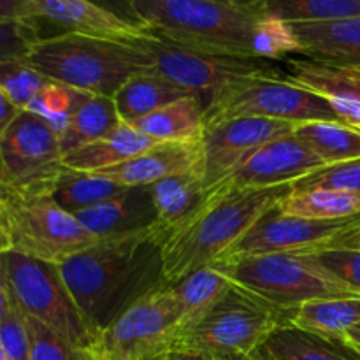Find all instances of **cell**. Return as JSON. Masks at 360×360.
I'll use <instances>...</instances> for the list:
<instances>
[{"label":"cell","mask_w":360,"mask_h":360,"mask_svg":"<svg viewBox=\"0 0 360 360\" xmlns=\"http://www.w3.org/2000/svg\"><path fill=\"white\" fill-rule=\"evenodd\" d=\"M11 306H13V301H11L9 288H7L6 278H4L2 271H0V326H2V322L6 320Z\"/></svg>","instance_id":"42"},{"label":"cell","mask_w":360,"mask_h":360,"mask_svg":"<svg viewBox=\"0 0 360 360\" xmlns=\"http://www.w3.org/2000/svg\"><path fill=\"white\" fill-rule=\"evenodd\" d=\"M266 14L285 23H323L360 18V0H266Z\"/></svg>","instance_id":"32"},{"label":"cell","mask_w":360,"mask_h":360,"mask_svg":"<svg viewBox=\"0 0 360 360\" xmlns=\"http://www.w3.org/2000/svg\"><path fill=\"white\" fill-rule=\"evenodd\" d=\"M359 129H360V127H359Z\"/></svg>","instance_id":"52"},{"label":"cell","mask_w":360,"mask_h":360,"mask_svg":"<svg viewBox=\"0 0 360 360\" xmlns=\"http://www.w3.org/2000/svg\"><path fill=\"white\" fill-rule=\"evenodd\" d=\"M125 186L97 174L65 167L53 186L51 197L63 211L77 214L125 192Z\"/></svg>","instance_id":"28"},{"label":"cell","mask_w":360,"mask_h":360,"mask_svg":"<svg viewBox=\"0 0 360 360\" xmlns=\"http://www.w3.org/2000/svg\"><path fill=\"white\" fill-rule=\"evenodd\" d=\"M297 125L264 118H232L204 127L202 181L211 190L227 178L248 155L280 137L290 136Z\"/></svg>","instance_id":"14"},{"label":"cell","mask_w":360,"mask_h":360,"mask_svg":"<svg viewBox=\"0 0 360 360\" xmlns=\"http://www.w3.org/2000/svg\"><path fill=\"white\" fill-rule=\"evenodd\" d=\"M185 88L176 86L171 81L157 76V74H139L134 76L115 94L116 111L125 123H132L143 116L151 115L179 98L188 97ZM197 95V94H195Z\"/></svg>","instance_id":"26"},{"label":"cell","mask_w":360,"mask_h":360,"mask_svg":"<svg viewBox=\"0 0 360 360\" xmlns=\"http://www.w3.org/2000/svg\"><path fill=\"white\" fill-rule=\"evenodd\" d=\"M34 21L58 27V35L76 34L120 44L157 37L148 25L132 14L125 16L88 0H34Z\"/></svg>","instance_id":"16"},{"label":"cell","mask_w":360,"mask_h":360,"mask_svg":"<svg viewBox=\"0 0 360 360\" xmlns=\"http://www.w3.org/2000/svg\"><path fill=\"white\" fill-rule=\"evenodd\" d=\"M77 360H97V357H95L91 352H83V354H81V357Z\"/></svg>","instance_id":"47"},{"label":"cell","mask_w":360,"mask_h":360,"mask_svg":"<svg viewBox=\"0 0 360 360\" xmlns=\"http://www.w3.org/2000/svg\"><path fill=\"white\" fill-rule=\"evenodd\" d=\"M341 338H343L348 345H352V347L359 348L360 350V323H357L355 327H352V329H348Z\"/></svg>","instance_id":"44"},{"label":"cell","mask_w":360,"mask_h":360,"mask_svg":"<svg viewBox=\"0 0 360 360\" xmlns=\"http://www.w3.org/2000/svg\"><path fill=\"white\" fill-rule=\"evenodd\" d=\"M0 221L9 250L55 266L101 241L48 193H6L0 200Z\"/></svg>","instance_id":"8"},{"label":"cell","mask_w":360,"mask_h":360,"mask_svg":"<svg viewBox=\"0 0 360 360\" xmlns=\"http://www.w3.org/2000/svg\"><path fill=\"white\" fill-rule=\"evenodd\" d=\"M206 105V97L193 94L129 125L157 143H192L204 134Z\"/></svg>","instance_id":"21"},{"label":"cell","mask_w":360,"mask_h":360,"mask_svg":"<svg viewBox=\"0 0 360 360\" xmlns=\"http://www.w3.org/2000/svg\"><path fill=\"white\" fill-rule=\"evenodd\" d=\"M292 185L236 192H206L200 206L160 241L162 287L220 260Z\"/></svg>","instance_id":"2"},{"label":"cell","mask_w":360,"mask_h":360,"mask_svg":"<svg viewBox=\"0 0 360 360\" xmlns=\"http://www.w3.org/2000/svg\"><path fill=\"white\" fill-rule=\"evenodd\" d=\"M294 313L232 283L231 290L197 322L179 330L172 350L224 360L246 357L259 350L274 330L292 326Z\"/></svg>","instance_id":"5"},{"label":"cell","mask_w":360,"mask_h":360,"mask_svg":"<svg viewBox=\"0 0 360 360\" xmlns=\"http://www.w3.org/2000/svg\"><path fill=\"white\" fill-rule=\"evenodd\" d=\"M299 257L316 271L327 274L345 288L360 295V250H326Z\"/></svg>","instance_id":"35"},{"label":"cell","mask_w":360,"mask_h":360,"mask_svg":"<svg viewBox=\"0 0 360 360\" xmlns=\"http://www.w3.org/2000/svg\"><path fill=\"white\" fill-rule=\"evenodd\" d=\"M20 112V109L0 91V137H2V134L7 130V127L14 122V118H16Z\"/></svg>","instance_id":"41"},{"label":"cell","mask_w":360,"mask_h":360,"mask_svg":"<svg viewBox=\"0 0 360 360\" xmlns=\"http://www.w3.org/2000/svg\"><path fill=\"white\" fill-rule=\"evenodd\" d=\"M357 323H360V297L309 302L301 306L292 320L295 327L338 338Z\"/></svg>","instance_id":"31"},{"label":"cell","mask_w":360,"mask_h":360,"mask_svg":"<svg viewBox=\"0 0 360 360\" xmlns=\"http://www.w3.org/2000/svg\"><path fill=\"white\" fill-rule=\"evenodd\" d=\"M74 217L91 236L109 239L151 229L157 224V207L150 186H134Z\"/></svg>","instance_id":"19"},{"label":"cell","mask_w":360,"mask_h":360,"mask_svg":"<svg viewBox=\"0 0 360 360\" xmlns=\"http://www.w3.org/2000/svg\"><path fill=\"white\" fill-rule=\"evenodd\" d=\"M357 250H360V232H359V238H357Z\"/></svg>","instance_id":"49"},{"label":"cell","mask_w":360,"mask_h":360,"mask_svg":"<svg viewBox=\"0 0 360 360\" xmlns=\"http://www.w3.org/2000/svg\"><path fill=\"white\" fill-rule=\"evenodd\" d=\"M34 20V0H0V21Z\"/></svg>","instance_id":"40"},{"label":"cell","mask_w":360,"mask_h":360,"mask_svg":"<svg viewBox=\"0 0 360 360\" xmlns=\"http://www.w3.org/2000/svg\"><path fill=\"white\" fill-rule=\"evenodd\" d=\"M288 77L330 104L340 122L360 127V70L316 62L311 58H288Z\"/></svg>","instance_id":"17"},{"label":"cell","mask_w":360,"mask_h":360,"mask_svg":"<svg viewBox=\"0 0 360 360\" xmlns=\"http://www.w3.org/2000/svg\"><path fill=\"white\" fill-rule=\"evenodd\" d=\"M0 360H9V359H7V354H6V348H4L2 341H0Z\"/></svg>","instance_id":"48"},{"label":"cell","mask_w":360,"mask_h":360,"mask_svg":"<svg viewBox=\"0 0 360 360\" xmlns=\"http://www.w3.org/2000/svg\"><path fill=\"white\" fill-rule=\"evenodd\" d=\"M48 83L27 60H0V91L20 111H27Z\"/></svg>","instance_id":"33"},{"label":"cell","mask_w":360,"mask_h":360,"mask_svg":"<svg viewBox=\"0 0 360 360\" xmlns=\"http://www.w3.org/2000/svg\"><path fill=\"white\" fill-rule=\"evenodd\" d=\"M0 271L11 301L23 315L48 326L77 350H94L97 336L63 281L58 266L6 250L0 253Z\"/></svg>","instance_id":"6"},{"label":"cell","mask_w":360,"mask_h":360,"mask_svg":"<svg viewBox=\"0 0 360 360\" xmlns=\"http://www.w3.org/2000/svg\"><path fill=\"white\" fill-rule=\"evenodd\" d=\"M63 169L58 134L34 112L21 111L0 137L2 197L51 195Z\"/></svg>","instance_id":"10"},{"label":"cell","mask_w":360,"mask_h":360,"mask_svg":"<svg viewBox=\"0 0 360 360\" xmlns=\"http://www.w3.org/2000/svg\"><path fill=\"white\" fill-rule=\"evenodd\" d=\"M359 232L360 214L340 220H308L283 214L274 204L224 257L309 255L326 250H357Z\"/></svg>","instance_id":"12"},{"label":"cell","mask_w":360,"mask_h":360,"mask_svg":"<svg viewBox=\"0 0 360 360\" xmlns=\"http://www.w3.org/2000/svg\"><path fill=\"white\" fill-rule=\"evenodd\" d=\"M357 350H359V348H357ZM359 354H360V350H359Z\"/></svg>","instance_id":"51"},{"label":"cell","mask_w":360,"mask_h":360,"mask_svg":"<svg viewBox=\"0 0 360 360\" xmlns=\"http://www.w3.org/2000/svg\"><path fill=\"white\" fill-rule=\"evenodd\" d=\"M0 341L9 360H32L25 315L14 302L0 326Z\"/></svg>","instance_id":"39"},{"label":"cell","mask_w":360,"mask_h":360,"mask_svg":"<svg viewBox=\"0 0 360 360\" xmlns=\"http://www.w3.org/2000/svg\"><path fill=\"white\" fill-rule=\"evenodd\" d=\"M25 323L30 341L32 360H77L83 354V350L74 348L69 341L39 320L25 315Z\"/></svg>","instance_id":"37"},{"label":"cell","mask_w":360,"mask_h":360,"mask_svg":"<svg viewBox=\"0 0 360 360\" xmlns=\"http://www.w3.org/2000/svg\"><path fill=\"white\" fill-rule=\"evenodd\" d=\"M60 274L95 336L130 304L162 285L160 238L148 231L101 239L58 264Z\"/></svg>","instance_id":"1"},{"label":"cell","mask_w":360,"mask_h":360,"mask_svg":"<svg viewBox=\"0 0 360 360\" xmlns=\"http://www.w3.org/2000/svg\"><path fill=\"white\" fill-rule=\"evenodd\" d=\"M232 118H264L295 125L340 122L327 101L280 76H255L236 81L207 101L204 127Z\"/></svg>","instance_id":"9"},{"label":"cell","mask_w":360,"mask_h":360,"mask_svg":"<svg viewBox=\"0 0 360 360\" xmlns=\"http://www.w3.org/2000/svg\"><path fill=\"white\" fill-rule=\"evenodd\" d=\"M127 9L162 41L259 60L255 39L266 18V0H130Z\"/></svg>","instance_id":"3"},{"label":"cell","mask_w":360,"mask_h":360,"mask_svg":"<svg viewBox=\"0 0 360 360\" xmlns=\"http://www.w3.org/2000/svg\"><path fill=\"white\" fill-rule=\"evenodd\" d=\"M262 347L276 360H360L357 348L348 345L343 338L295 326L274 330Z\"/></svg>","instance_id":"23"},{"label":"cell","mask_w":360,"mask_h":360,"mask_svg":"<svg viewBox=\"0 0 360 360\" xmlns=\"http://www.w3.org/2000/svg\"><path fill=\"white\" fill-rule=\"evenodd\" d=\"M231 287L232 281L213 266L202 267L178 283L169 285L167 288L179 309V330L197 322L214 302L231 290Z\"/></svg>","instance_id":"27"},{"label":"cell","mask_w":360,"mask_h":360,"mask_svg":"<svg viewBox=\"0 0 360 360\" xmlns=\"http://www.w3.org/2000/svg\"><path fill=\"white\" fill-rule=\"evenodd\" d=\"M84 95L86 94H83V91H77L74 88L65 86V84L49 81L27 111L34 112L35 116L44 120L60 136L65 130L70 116L76 111L77 104L83 101Z\"/></svg>","instance_id":"34"},{"label":"cell","mask_w":360,"mask_h":360,"mask_svg":"<svg viewBox=\"0 0 360 360\" xmlns=\"http://www.w3.org/2000/svg\"><path fill=\"white\" fill-rule=\"evenodd\" d=\"M122 123L111 97L86 94L58 136L62 157L109 136Z\"/></svg>","instance_id":"25"},{"label":"cell","mask_w":360,"mask_h":360,"mask_svg":"<svg viewBox=\"0 0 360 360\" xmlns=\"http://www.w3.org/2000/svg\"><path fill=\"white\" fill-rule=\"evenodd\" d=\"M6 250H9V246H7V239H6V234H4L2 221H0V253H4Z\"/></svg>","instance_id":"46"},{"label":"cell","mask_w":360,"mask_h":360,"mask_svg":"<svg viewBox=\"0 0 360 360\" xmlns=\"http://www.w3.org/2000/svg\"><path fill=\"white\" fill-rule=\"evenodd\" d=\"M155 144H158L157 141L150 139L132 125L122 122L118 129L112 130L109 136L63 157V165L72 171L101 172L144 153Z\"/></svg>","instance_id":"22"},{"label":"cell","mask_w":360,"mask_h":360,"mask_svg":"<svg viewBox=\"0 0 360 360\" xmlns=\"http://www.w3.org/2000/svg\"><path fill=\"white\" fill-rule=\"evenodd\" d=\"M162 360H224V359H214L210 355H200V354H188V352H169Z\"/></svg>","instance_id":"43"},{"label":"cell","mask_w":360,"mask_h":360,"mask_svg":"<svg viewBox=\"0 0 360 360\" xmlns=\"http://www.w3.org/2000/svg\"><path fill=\"white\" fill-rule=\"evenodd\" d=\"M25 60L53 83L111 98L130 77L151 72L146 55L134 44L76 34L37 42Z\"/></svg>","instance_id":"4"},{"label":"cell","mask_w":360,"mask_h":360,"mask_svg":"<svg viewBox=\"0 0 360 360\" xmlns=\"http://www.w3.org/2000/svg\"><path fill=\"white\" fill-rule=\"evenodd\" d=\"M278 210L288 217L308 220H340L360 214V193L334 190H292L278 202Z\"/></svg>","instance_id":"30"},{"label":"cell","mask_w":360,"mask_h":360,"mask_svg":"<svg viewBox=\"0 0 360 360\" xmlns=\"http://www.w3.org/2000/svg\"><path fill=\"white\" fill-rule=\"evenodd\" d=\"M179 330V309L167 287H157L97 336V360H162L172 350Z\"/></svg>","instance_id":"11"},{"label":"cell","mask_w":360,"mask_h":360,"mask_svg":"<svg viewBox=\"0 0 360 360\" xmlns=\"http://www.w3.org/2000/svg\"><path fill=\"white\" fill-rule=\"evenodd\" d=\"M200 139L192 143H158L144 153L97 174L125 188H134V186H151L171 176L202 171Z\"/></svg>","instance_id":"18"},{"label":"cell","mask_w":360,"mask_h":360,"mask_svg":"<svg viewBox=\"0 0 360 360\" xmlns=\"http://www.w3.org/2000/svg\"><path fill=\"white\" fill-rule=\"evenodd\" d=\"M334 190L360 193V160L323 165L292 185V190Z\"/></svg>","instance_id":"36"},{"label":"cell","mask_w":360,"mask_h":360,"mask_svg":"<svg viewBox=\"0 0 360 360\" xmlns=\"http://www.w3.org/2000/svg\"><path fill=\"white\" fill-rule=\"evenodd\" d=\"M301 139L326 165L360 160V129L343 122H309L297 125Z\"/></svg>","instance_id":"29"},{"label":"cell","mask_w":360,"mask_h":360,"mask_svg":"<svg viewBox=\"0 0 360 360\" xmlns=\"http://www.w3.org/2000/svg\"><path fill=\"white\" fill-rule=\"evenodd\" d=\"M157 207V231L162 239L178 229L206 197L202 181V171L186 172V174L171 176L150 186Z\"/></svg>","instance_id":"24"},{"label":"cell","mask_w":360,"mask_h":360,"mask_svg":"<svg viewBox=\"0 0 360 360\" xmlns=\"http://www.w3.org/2000/svg\"><path fill=\"white\" fill-rule=\"evenodd\" d=\"M146 55L151 74L185 88L190 94L202 95L210 101L214 94L236 81L255 76H280V69L269 60L236 58L211 55L176 46L162 39H143L132 42Z\"/></svg>","instance_id":"13"},{"label":"cell","mask_w":360,"mask_h":360,"mask_svg":"<svg viewBox=\"0 0 360 360\" xmlns=\"http://www.w3.org/2000/svg\"><path fill=\"white\" fill-rule=\"evenodd\" d=\"M236 360H276L273 357V355L269 354V352L266 350L264 347H260L259 350L253 352L252 355H246V357H241V359H236Z\"/></svg>","instance_id":"45"},{"label":"cell","mask_w":360,"mask_h":360,"mask_svg":"<svg viewBox=\"0 0 360 360\" xmlns=\"http://www.w3.org/2000/svg\"><path fill=\"white\" fill-rule=\"evenodd\" d=\"M37 42L41 37L32 20L0 21V60H25Z\"/></svg>","instance_id":"38"},{"label":"cell","mask_w":360,"mask_h":360,"mask_svg":"<svg viewBox=\"0 0 360 360\" xmlns=\"http://www.w3.org/2000/svg\"><path fill=\"white\" fill-rule=\"evenodd\" d=\"M211 266L238 287L288 311L316 301L360 297L299 255L224 257Z\"/></svg>","instance_id":"7"},{"label":"cell","mask_w":360,"mask_h":360,"mask_svg":"<svg viewBox=\"0 0 360 360\" xmlns=\"http://www.w3.org/2000/svg\"><path fill=\"white\" fill-rule=\"evenodd\" d=\"M290 27L306 58L360 70V18Z\"/></svg>","instance_id":"20"},{"label":"cell","mask_w":360,"mask_h":360,"mask_svg":"<svg viewBox=\"0 0 360 360\" xmlns=\"http://www.w3.org/2000/svg\"><path fill=\"white\" fill-rule=\"evenodd\" d=\"M323 162L295 134L264 144L245 158L227 178L207 192H236L294 185L323 167Z\"/></svg>","instance_id":"15"},{"label":"cell","mask_w":360,"mask_h":360,"mask_svg":"<svg viewBox=\"0 0 360 360\" xmlns=\"http://www.w3.org/2000/svg\"><path fill=\"white\" fill-rule=\"evenodd\" d=\"M0 200H2V190H0Z\"/></svg>","instance_id":"50"}]
</instances>
